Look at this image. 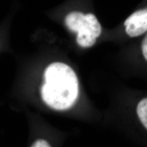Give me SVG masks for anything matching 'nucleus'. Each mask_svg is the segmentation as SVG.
<instances>
[{
    "instance_id": "obj_4",
    "label": "nucleus",
    "mask_w": 147,
    "mask_h": 147,
    "mask_svg": "<svg viewBox=\"0 0 147 147\" xmlns=\"http://www.w3.org/2000/svg\"><path fill=\"white\" fill-rule=\"evenodd\" d=\"M30 147H53L47 140L45 138H38L32 143Z\"/></svg>"
},
{
    "instance_id": "obj_3",
    "label": "nucleus",
    "mask_w": 147,
    "mask_h": 147,
    "mask_svg": "<svg viewBox=\"0 0 147 147\" xmlns=\"http://www.w3.org/2000/svg\"><path fill=\"white\" fill-rule=\"evenodd\" d=\"M125 30L130 38H136L147 32V8L132 13L124 22Z\"/></svg>"
},
{
    "instance_id": "obj_1",
    "label": "nucleus",
    "mask_w": 147,
    "mask_h": 147,
    "mask_svg": "<svg viewBox=\"0 0 147 147\" xmlns=\"http://www.w3.org/2000/svg\"><path fill=\"white\" fill-rule=\"evenodd\" d=\"M44 78L41 96L47 105L56 110H65L75 104L79 84L76 74L70 66L62 62L52 63L46 68Z\"/></svg>"
},
{
    "instance_id": "obj_5",
    "label": "nucleus",
    "mask_w": 147,
    "mask_h": 147,
    "mask_svg": "<svg viewBox=\"0 0 147 147\" xmlns=\"http://www.w3.org/2000/svg\"><path fill=\"white\" fill-rule=\"evenodd\" d=\"M141 51H142V54L144 59L147 61V32L141 44Z\"/></svg>"
},
{
    "instance_id": "obj_2",
    "label": "nucleus",
    "mask_w": 147,
    "mask_h": 147,
    "mask_svg": "<svg viewBox=\"0 0 147 147\" xmlns=\"http://www.w3.org/2000/svg\"><path fill=\"white\" fill-rule=\"evenodd\" d=\"M65 25L69 31L76 34V43L82 48L94 45L102 34V25L92 13L71 11L65 16Z\"/></svg>"
}]
</instances>
